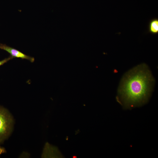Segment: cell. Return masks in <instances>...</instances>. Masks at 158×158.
<instances>
[{"instance_id":"cell-1","label":"cell","mask_w":158,"mask_h":158,"mask_svg":"<svg viewBox=\"0 0 158 158\" xmlns=\"http://www.w3.org/2000/svg\"><path fill=\"white\" fill-rule=\"evenodd\" d=\"M154 82L147 65H138L126 73L122 78L117 100L126 109L142 105L148 101Z\"/></svg>"},{"instance_id":"cell-6","label":"cell","mask_w":158,"mask_h":158,"mask_svg":"<svg viewBox=\"0 0 158 158\" xmlns=\"http://www.w3.org/2000/svg\"><path fill=\"white\" fill-rule=\"evenodd\" d=\"M6 152V150L4 148L0 147V155Z\"/></svg>"},{"instance_id":"cell-5","label":"cell","mask_w":158,"mask_h":158,"mask_svg":"<svg viewBox=\"0 0 158 158\" xmlns=\"http://www.w3.org/2000/svg\"><path fill=\"white\" fill-rule=\"evenodd\" d=\"M13 58H13V57L10 56L8 57L5 58L2 60L0 61V66L3 65L5 63H6L10 60L12 59Z\"/></svg>"},{"instance_id":"cell-2","label":"cell","mask_w":158,"mask_h":158,"mask_svg":"<svg viewBox=\"0 0 158 158\" xmlns=\"http://www.w3.org/2000/svg\"><path fill=\"white\" fill-rule=\"evenodd\" d=\"M12 124V120L8 111L0 106V143L9 135Z\"/></svg>"},{"instance_id":"cell-4","label":"cell","mask_w":158,"mask_h":158,"mask_svg":"<svg viewBox=\"0 0 158 158\" xmlns=\"http://www.w3.org/2000/svg\"><path fill=\"white\" fill-rule=\"evenodd\" d=\"M148 31L152 34L158 33V19L154 18L150 22L148 26Z\"/></svg>"},{"instance_id":"cell-3","label":"cell","mask_w":158,"mask_h":158,"mask_svg":"<svg viewBox=\"0 0 158 158\" xmlns=\"http://www.w3.org/2000/svg\"><path fill=\"white\" fill-rule=\"evenodd\" d=\"M0 49L6 51L10 54L11 56L14 58H18L23 59H27L32 63L34 61L35 59L33 57L26 55L19 50L5 44L0 43Z\"/></svg>"}]
</instances>
